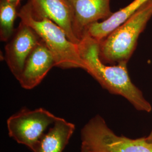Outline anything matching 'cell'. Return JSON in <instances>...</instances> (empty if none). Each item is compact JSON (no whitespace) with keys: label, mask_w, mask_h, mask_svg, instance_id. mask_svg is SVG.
Here are the masks:
<instances>
[{"label":"cell","mask_w":152,"mask_h":152,"mask_svg":"<svg viewBox=\"0 0 152 152\" xmlns=\"http://www.w3.org/2000/svg\"><path fill=\"white\" fill-rule=\"evenodd\" d=\"M80 152H90L89 151V150L87 148V147L85 146L84 145L82 144L81 148V151Z\"/></svg>","instance_id":"obj_14"},{"label":"cell","mask_w":152,"mask_h":152,"mask_svg":"<svg viewBox=\"0 0 152 152\" xmlns=\"http://www.w3.org/2000/svg\"><path fill=\"white\" fill-rule=\"evenodd\" d=\"M15 6L4 0L0 2V39L8 42L15 32L14 22L18 16Z\"/></svg>","instance_id":"obj_12"},{"label":"cell","mask_w":152,"mask_h":152,"mask_svg":"<svg viewBox=\"0 0 152 152\" xmlns=\"http://www.w3.org/2000/svg\"><path fill=\"white\" fill-rule=\"evenodd\" d=\"M58 117L42 108L31 110L23 108L7 120L9 136L32 151L50 125Z\"/></svg>","instance_id":"obj_5"},{"label":"cell","mask_w":152,"mask_h":152,"mask_svg":"<svg viewBox=\"0 0 152 152\" xmlns=\"http://www.w3.org/2000/svg\"><path fill=\"white\" fill-rule=\"evenodd\" d=\"M75 125L58 117L33 148V152H63L75 130Z\"/></svg>","instance_id":"obj_10"},{"label":"cell","mask_w":152,"mask_h":152,"mask_svg":"<svg viewBox=\"0 0 152 152\" xmlns=\"http://www.w3.org/2000/svg\"><path fill=\"white\" fill-rule=\"evenodd\" d=\"M4 1H5L6 2L15 6L16 7H18L20 5V3L22 0H4Z\"/></svg>","instance_id":"obj_13"},{"label":"cell","mask_w":152,"mask_h":152,"mask_svg":"<svg viewBox=\"0 0 152 152\" xmlns=\"http://www.w3.org/2000/svg\"><path fill=\"white\" fill-rule=\"evenodd\" d=\"M54 66L53 55L41 39L28 56L17 80L22 88L31 90L38 86Z\"/></svg>","instance_id":"obj_8"},{"label":"cell","mask_w":152,"mask_h":152,"mask_svg":"<svg viewBox=\"0 0 152 152\" xmlns=\"http://www.w3.org/2000/svg\"><path fill=\"white\" fill-rule=\"evenodd\" d=\"M148 1L134 0L128 5L113 12L103 21L96 22L90 25L86 29L84 35L87 34L100 42L114 29L127 20Z\"/></svg>","instance_id":"obj_11"},{"label":"cell","mask_w":152,"mask_h":152,"mask_svg":"<svg viewBox=\"0 0 152 152\" xmlns=\"http://www.w3.org/2000/svg\"><path fill=\"white\" fill-rule=\"evenodd\" d=\"M82 144L90 152H152V142L146 137L133 139L118 136L97 114L83 126L81 131Z\"/></svg>","instance_id":"obj_4"},{"label":"cell","mask_w":152,"mask_h":152,"mask_svg":"<svg viewBox=\"0 0 152 152\" xmlns=\"http://www.w3.org/2000/svg\"><path fill=\"white\" fill-rule=\"evenodd\" d=\"M40 41L32 28L20 21L5 48L6 63L16 80L20 75L28 56Z\"/></svg>","instance_id":"obj_6"},{"label":"cell","mask_w":152,"mask_h":152,"mask_svg":"<svg viewBox=\"0 0 152 152\" xmlns=\"http://www.w3.org/2000/svg\"><path fill=\"white\" fill-rule=\"evenodd\" d=\"M80 53L87 66V72L110 94L125 98L136 110L149 113L152 105L141 90L131 81L127 64L121 62L107 65L99 57V42L87 34L78 44Z\"/></svg>","instance_id":"obj_1"},{"label":"cell","mask_w":152,"mask_h":152,"mask_svg":"<svg viewBox=\"0 0 152 152\" xmlns=\"http://www.w3.org/2000/svg\"></svg>","instance_id":"obj_16"},{"label":"cell","mask_w":152,"mask_h":152,"mask_svg":"<svg viewBox=\"0 0 152 152\" xmlns=\"http://www.w3.org/2000/svg\"><path fill=\"white\" fill-rule=\"evenodd\" d=\"M152 17V0H148L127 20L99 42V57L104 63H128Z\"/></svg>","instance_id":"obj_3"},{"label":"cell","mask_w":152,"mask_h":152,"mask_svg":"<svg viewBox=\"0 0 152 152\" xmlns=\"http://www.w3.org/2000/svg\"><path fill=\"white\" fill-rule=\"evenodd\" d=\"M73 11V31L80 41L90 25L102 22L113 12L110 0H68Z\"/></svg>","instance_id":"obj_7"},{"label":"cell","mask_w":152,"mask_h":152,"mask_svg":"<svg viewBox=\"0 0 152 152\" xmlns=\"http://www.w3.org/2000/svg\"><path fill=\"white\" fill-rule=\"evenodd\" d=\"M18 17L21 22L32 28L46 45L54 58L55 66L87 71V66L81 56L78 45L73 43L57 24L49 18L36 15L30 0L21 7Z\"/></svg>","instance_id":"obj_2"},{"label":"cell","mask_w":152,"mask_h":152,"mask_svg":"<svg viewBox=\"0 0 152 152\" xmlns=\"http://www.w3.org/2000/svg\"><path fill=\"white\" fill-rule=\"evenodd\" d=\"M146 139H147V141L152 142V129L151 132L149 134V135L147 136Z\"/></svg>","instance_id":"obj_15"},{"label":"cell","mask_w":152,"mask_h":152,"mask_svg":"<svg viewBox=\"0 0 152 152\" xmlns=\"http://www.w3.org/2000/svg\"><path fill=\"white\" fill-rule=\"evenodd\" d=\"M33 12L59 26L75 44H80L73 31V11L68 0H30Z\"/></svg>","instance_id":"obj_9"}]
</instances>
